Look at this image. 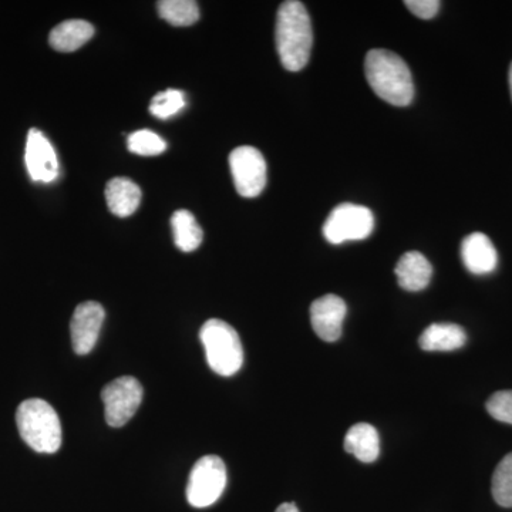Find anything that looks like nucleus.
Returning a JSON list of instances; mask_svg holds the SVG:
<instances>
[{"label":"nucleus","instance_id":"nucleus-5","mask_svg":"<svg viewBox=\"0 0 512 512\" xmlns=\"http://www.w3.org/2000/svg\"><path fill=\"white\" fill-rule=\"evenodd\" d=\"M227 481V467L221 457L210 454L200 458L188 478V503L195 508L211 507L220 500Z\"/></svg>","mask_w":512,"mask_h":512},{"label":"nucleus","instance_id":"nucleus-25","mask_svg":"<svg viewBox=\"0 0 512 512\" xmlns=\"http://www.w3.org/2000/svg\"><path fill=\"white\" fill-rule=\"evenodd\" d=\"M275 512H299L298 507L293 503H285L279 505Z\"/></svg>","mask_w":512,"mask_h":512},{"label":"nucleus","instance_id":"nucleus-17","mask_svg":"<svg viewBox=\"0 0 512 512\" xmlns=\"http://www.w3.org/2000/svg\"><path fill=\"white\" fill-rule=\"evenodd\" d=\"M345 450L362 463H373L380 454L379 433L372 424H355L346 434Z\"/></svg>","mask_w":512,"mask_h":512},{"label":"nucleus","instance_id":"nucleus-10","mask_svg":"<svg viewBox=\"0 0 512 512\" xmlns=\"http://www.w3.org/2000/svg\"><path fill=\"white\" fill-rule=\"evenodd\" d=\"M25 160L30 177L36 183H53L59 177L55 148L37 128L29 131Z\"/></svg>","mask_w":512,"mask_h":512},{"label":"nucleus","instance_id":"nucleus-22","mask_svg":"<svg viewBox=\"0 0 512 512\" xmlns=\"http://www.w3.org/2000/svg\"><path fill=\"white\" fill-rule=\"evenodd\" d=\"M184 107V93L180 90L168 89L154 96L150 104V113L157 119L165 120L180 113Z\"/></svg>","mask_w":512,"mask_h":512},{"label":"nucleus","instance_id":"nucleus-26","mask_svg":"<svg viewBox=\"0 0 512 512\" xmlns=\"http://www.w3.org/2000/svg\"><path fill=\"white\" fill-rule=\"evenodd\" d=\"M510 90H511V97H512V63L510 67Z\"/></svg>","mask_w":512,"mask_h":512},{"label":"nucleus","instance_id":"nucleus-19","mask_svg":"<svg viewBox=\"0 0 512 512\" xmlns=\"http://www.w3.org/2000/svg\"><path fill=\"white\" fill-rule=\"evenodd\" d=\"M157 9L161 18L175 28H187L200 19V8L194 0H161Z\"/></svg>","mask_w":512,"mask_h":512},{"label":"nucleus","instance_id":"nucleus-21","mask_svg":"<svg viewBox=\"0 0 512 512\" xmlns=\"http://www.w3.org/2000/svg\"><path fill=\"white\" fill-rule=\"evenodd\" d=\"M127 146L137 156H160L167 150V143L151 130L134 131L127 138Z\"/></svg>","mask_w":512,"mask_h":512},{"label":"nucleus","instance_id":"nucleus-12","mask_svg":"<svg viewBox=\"0 0 512 512\" xmlns=\"http://www.w3.org/2000/svg\"><path fill=\"white\" fill-rule=\"evenodd\" d=\"M461 259L471 274H491L498 264L497 249L483 232H473L461 244Z\"/></svg>","mask_w":512,"mask_h":512},{"label":"nucleus","instance_id":"nucleus-6","mask_svg":"<svg viewBox=\"0 0 512 512\" xmlns=\"http://www.w3.org/2000/svg\"><path fill=\"white\" fill-rule=\"evenodd\" d=\"M375 229V217L369 208L363 205L340 204L335 208L323 225V237L333 245L348 241H362L370 237Z\"/></svg>","mask_w":512,"mask_h":512},{"label":"nucleus","instance_id":"nucleus-16","mask_svg":"<svg viewBox=\"0 0 512 512\" xmlns=\"http://www.w3.org/2000/svg\"><path fill=\"white\" fill-rule=\"evenodd\" d=\"M93 36L92 23L72 19L60 23L50 32L49 43L57 52L72 53L86 45Z\"/></svg>","mask_w":512,"mask_h":512},{"label":"nucleus","instance_id":"nucleus-3","mask_svg":"<svg viewBox=\"0 0 512 512\" xmlns=\"http://www.w3.org/2000/svg\"><path fill=\"white\" fill-rule=\"evenodd\" d=\"M16 424L22 440L36 453L53 454L62 447V424L56 410L45 400L20 403Z\"/></svg>","mask_w":512,"mask_h":512},{"label":"nucleus","instance_id":"nucleus-15","mask_svg":"<svg viewBox=\"0 0 512 512\" xmlns=\"http://www.w3.org/2000/svg\"><path fill=\"white\" fill-rule=\"evenodd\" d=\"M466 330L454 323H433L420 336V348L426 352H451L463 348Z\"/></svg>","mask_w":512,"mask_h":512},{"label":"nucleus","instance_id":"nucleus-18","mask_svg":"<svg viewBox=\"0 0 512 512\" xmlns=\"http://www.w3.org/2000/svg\"><path fill=\"white\" fill-rule=\"evenodd\" d=\"M171 228H173L175 245L180 251L192 252L202 244L204 232L190 211H175L171 217Z\"/></svg>","mask_w":512,"mask_h":512},{"label":"nucleus","instance_id":"nucleus-1","mask_svg":"<svg viewBox=\"0 0 512 512\" xmlns=\"http://www.w3.org/2000/svg\"><path fill=\"white\" fill-rule=\"evenodd\" d=\"M275 42L282 66L289 72H301L313 45L311 18L302 2L282 3L276 16Z\"/></svg>","mask_w":512,"mask_h":512},{"label":"nucleus","instance_id":"nucleus-7","mask_svg":"<svg viewBox=\"0 0 512 512\" xmlns=\"http://www.w3.org/2000/svg\"><path fill=\"white\" fill-rule=\"evenodd\" d=\"M143 396V386L136 377H119L107 384L101 390L107 424L114 429L127 424L143 402Z\"/></svg>","mask_w":512,"mask_h":512},{"label":"nucleus","instance_id":"nucleus-13","mask_svg":"<svg viewBox=\"0 0 512 512\" xmlns=\"http://www.w3.org/2000/svg\"><path fill=\"white\" fill-rule=\"evenodd\" d=\"M394 272H396L397 282L404 291L419 292L429 286L433 276V266L426 256L412 251L399 259Z\"/></svg>","mask_w":512,"mask_h":512},{"label":"nucleus","instance_id":"nucleus-11","mask_svg":"<svg viewBox=\"0 0 512 512\" xmlns=\"http://www.w3.org/2000/svg\"><path fill=\"white\" fill-rule=\"evenodd\" d=\"M348 308L339 296L329 295L316 299L311 306L312 328L325 342H336L342 336L343 320Z\"/></svg>","mask_w":512,"mask_h":512},{"label":"nucleus","instance_id":"nucleus-14","mask_svg":"<svg viewBox=\"0 0 512 512\" xmlns=\"http://www.w3.org/2000/svg\"><path fill=\"white\" fill-rule=\"evenodd\" d=\"M106 201L111 214L120 218L130 217L140 205V187L130 178H113L106 185Z\"/></svg>","mask_w":512,"mask_h":512},{"label":"nucleus","instance_id":"nucleus-23","mask_svg":"<svg viewBox=\"0 0 512 512\" xmlns=\"http://www.w3.org/2000/svg\"><path fill=\"white\" fill-rule=\"evenodd\" d=\"M487 412L501 423L512 424V390L494 393L487 402Z\"/></svg>","mask_w":512,"mask_h":512},{"label":"nucleus","instance_id":"nucleus-2","mask_svg":"<svg viewBox=\"0 0 512 512\" xmlns=\"http://www.w3.org/2000/svg\"><path fill=\"white\" fill-rule=\"evenodd\" d=\"M366 79L380 99L396 107L409 106L414 84L409 66L392 50L373 49L365 60Z\"/></svg>","mask_w":512,"mask_h":512},{"label":"nucleus","instance_id":"nucleus-4","mask_svg":"<svg viewBox=\"0 0 512 512\" xmlns=\"http://www.w3.org/2000/svg\"><path fill=\"white\" fill-rule=\"evenodd\" d=\"M208 366L217 375L234 376L244 363V349L237 330L220 319H210L200 330Z\"/></svg>","mask_w":512,"mask_h":512},{"label":"nucleus","instance_id":"nucleus-20","mask_svg":"<svg viewBox=\"0 0 512 512\" xmlns=\"http://www.w3.org/2000/svg\"><path fill=\"white\" fill-rule=\"evenodd\" d=\"M491 493L495 503L504 508H512V453L505 456L495 468Z\"/></svg>","mask_w":512,"mask_h":512},{"label":"nucleus","instance_id":"nucleus-24","mask_svg":"<svg viewBox=\"0 0 512 512\" xmlns=\"http://www.w3.org/2000/svg\"><path fill=\"white\" fill-rule=\"evenodd\" d=\"M404 5L417 18L429 20L439 13L441 3L439 0H407Z\"/></svg>","mask_w":512,"mask_h":512},{"label":"nucleus","instance_id":"nucleus-8","mask_svg":"<svg viewBox=\"0 0 512 512\" xmlns=\"http://www.w3.org/2000/svg\"><path fill=\"white\" fill-rule=\"evenodd\" d=\"M229 168L241 197L255 198L266 185V161L255 147L242 146L229 154Z\"/></svg>","mask_w":512,"mask_h":512},{"label":"nucleus","instance_id":"nucleus-9","mask_svg":"<svg viewBox=\"0 0 512 512\" xmlns=\"http://www.w3.org/2000/svg\"><path fill=\"white\" fill-rule=\"evenodd\" d=\"M106 312L99 302L89 301L80 303L73 313L70 322L72 345L77 355H89L99 340Z\"/></svg>","mask_w":512,"mask_h":512}]
</instances>
